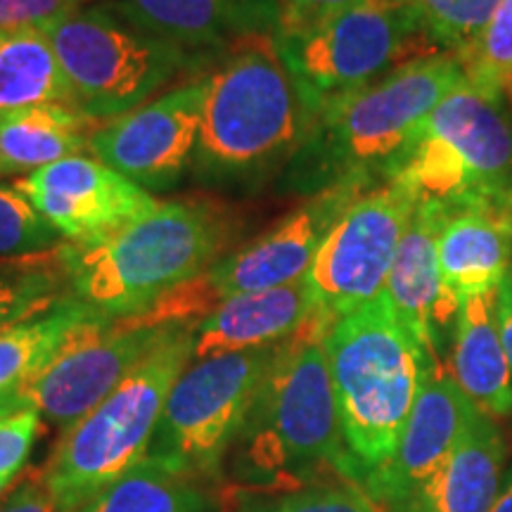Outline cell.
<instances>
[{"label": "cell", "mask_w": 512, "mask_h": 512, "mask_svg": "<svg viewBox=\"0 0 512 512\" xmlns=\"http://www.w3.org/2000/svg\"><path fill=\"white\" fill-rule=\"evenodd\" d=\"M320 100L292 69L273 34H249L221 50L207 74L195 176L223 188H254L285 174Z\"/></svg>", "instance_id": "obj_1"}, {"label": "cell", "mask_w": 512, "mask_h": 512, "mask_svg": "<svg viewBox=\"0 0 512 512\" xmlns=\"http://www.w3.org/2000/svg\"><path fill=\"white\" fill-rule=\"evenodd\" d=\"M465 79L456 55L434 53L320 105L316 124L283 174L285 188L316 192L344 181L389 183L434 107Z\"/></svg>", "instance_id": "obj_2"}, {"label": "cell", "mask_w": 512, "mask_h": 512, "mask_svg": "<svg viewBox=\"0 0 512 512\" xmlns=\"http://www.w3.org/2000/svg\"><path fill=\"white\" fill-rule=\"evenodd\" d=\"M240 223L207 200L159 202L155 211L93 245H62V271L76 302L110 320L143 316L166 294L221 261Z\"/></svg>", "instance_id": "obj_3"}, {"label": "cell", "mask_w": 512, "mask_h": 512, "mask_svg": "<svg viewBox=\"0 0 512 512\" xmlns=\"http://www.w3.org/2000/svg\"><path fill=\"white\" fill-rule=\"evenodd\" d=\"M344 441L361 472L399 444L432 356L401 325L389 299L339 316L325 337Z\"/></svg>", "instance_id": "obj_4"}, {"label": "cell", "mask_w": 512, "mask_h": 512, "mask_svg": "<svg viewBox=\"0 0 512 512\" xmlns=\"http://www.w3.org/2000/svg\"><path fill=\"white\" fill-rule=\"evenodd\" d=\"M332 323L316 309L302 328L278 344L238 439L249 475L275 479L285 470L318 465L349 477L361 472L344 441L330 375L325 337Z\"/></svg>", "instance_id": "obj_5"}, {"label": "cell", "mask_w": 512, "mask_h": 512, "mask_svg": "<svg viewBox=\"0 0 512 512\" xmlns=\"http://www.w3.org/2000/svg\"><path fill=\"white\" fill-rule=\"evenodd\" d=\"M192 344V325H169L157 347L91 413L67 427L43 472L57 510H79L147 458L166 399L192 358Z\"/></svg>", "instance_id": "obj_6"}, {"label": "cell", "mask_w": 512, "mask_h": 512, "mask_svg": "<svg viewBox=\"0 0 512 512\" xmlns=\"http://www.w3.org/2000/svg\"><path fill=\"white\" fill-rule=\"evenodd\" d=\"M46 34L76 110L95 121L136 110L190 67L207 64V53H190L147 34L110 3L86 5L48 27Z\"/></svg>", "instance_id": "obj_7"}, {"label": "cell", "mask_w": 512, "mask_h": 512, "mask_svg": "<svg viewBox=\"0 0 512 512\" xmlns=\"http://www.w3.org/2000/svg\"><path fill=\"white\" fill-rule=\"evenodd\" d=\"M392 181L418 202L496 207L512 195V117L465 79L434 107Z\"/></svg>", "instance_id": "obj_8"}, {"label": "cell", "mask_w": 512, "mask_h": 512, "mask_svg": "<svg viewBox=\"0 0 512 512\" xmlns=\"http://www.w3.org/2000/svg\"><path fill=\"white\" fill-rule=\"evenodd\" d=\"M275 347L195 361L178 377L147 458L176 475L216 477L259 399Z\"/></svg>", "instance_id": "obj_9"}, {"label": "cell", "mask_w": 512, "mask_h": 512, "mask_svg": "<svg viewBox=\"0 0 512 512\" xmlns=\"http://www.w3.org/2000/svg\"><path fill=\"white\" fill-rule=\"evenodd\" d=\"M275 41L320 105L368 86L399 64L434 55L418 48H437L396 0H358Z\"/></svg>", "instance_id": "obj_10"}, {"label": "cell", "mask_w": 512, "mask_h": 512, "mask_svg": "<svg viewBox=\"0 0 512 512\" xmlns=\"http://www.w3.org/2000/svg\"><path fill=\"white\" fill-rule=\"evenodd\" d=\"M415 207L413 192L389 181L363 192L339 216L306 275L318 311L337 320L382 297Z\"/></svg>", "instance_id": "obj_11"}, {"label": "cell", "mask_w": 512, "mask_h": 512, "mask_svg": "<svg viewBox=\"0 0 512 512\" xmlns=\"http://www.w3.org/2000/svg\"><path fill=\"white\" fill-rule=\"evenodd\" d=\"M166 330L169 325L150 328L93 316L22 384V392L38 415L53 425L72 427L157 347Z\"/></svg>", "instance_id": "obj_12"}, {"label": "cell", "mask_w": 512, "mask_h": 512, "mask_svg": "<svg viewBox=\"0 0 512 512\" xmlns=\"http://www.w3.org/2000/svg\"><path fill=\"white\" fill-rule=\"evenodd\" d=\"M207 74L95 128L91 155L147 192L176 185L195 162Z\"/></svg>", "instance_id": "obj_13"}, {"label": "cell", "mask_w": 512, "mask_h": 512, "mask_svg": "<svg viewBox=\"0 0 512 512\" xmlns=\"http://www.w3.org/2000/svg\"><path fill=\"white\" fill-rule=\"evenodd\" d=\"M368 190L373 188L358 181L330 185L254 242L216 261L202 273L214 302L221 304L235 294L275 290L304 280L330 228Z\"/></svg>", "instance_id": "obj_14"}, {"label": "cell", "mask_w": 512, "mask_h": 512, "mask_svg": "<svg viewBox=\"0 0 512 512\" xmlns=\"http://www.w3.org/2000/svg\"><path fill=\"white\" fill-rule=\"evenodd\" d=\"M15 188L64 240L93 245L157 209V200L95 157H69L22 178Z\"/></svg>", "instance_id": "obj_15"}, {"label": "cell", "mask_w": 512, "mask_h": 512, "mask_svg": "<svg viewBox=\"0 0 512 512\" xmlns=\"http://www.w3.org/2000/svg\"><path fill=\"white\" fill-rule=\"evenodd\" d=\"M477 413L453 380L448 363L432 356L394 453L366 472L368 496L392 508L406 503L456 451Z\"/></svg>", "instance_id": "obj_16"}, {"label": "cell", "mask_w": 512, "mask_h": 512, "mask_svg": "<svg viewBox=\"0 0 512 512\" xmlns=\"http://www.w3.org/2000/svg\"><path fill=\"white\" fill-rule=\"evenodd\" d=\"M446 214V207L418 202L384 287L396 318L430 356H437L441 332L458 318L463 304L448 290L439 268V233Z\"/></svg>", "instance_id": "obj_17"}, {"label": "cell", "mask_w": 512, "mask_h": 512, "mask_svg": "<svg viewBox=\"0 0 512 512\" xmlns=\"http://www.w3.org/2000/svg\"><path fill=\"white\" fill-rule=\"evenodd\" d=\"M147 34L190 53L223 50L249 34H278L275 0H107Z\"/></svg>", "instance_id": "obj_18"}, {"label": "cell", "mask_w": 512, "mask_h": 512, "mask_svg": "<svg viewBox=\"0 0 512 512\" xmlns=\"http://www.w3.org/2000/svg\"><path fill=\"white\" fill-rule=\"evenodd\" d=\"M313 311L316 304L306 278L275 290L235 294L195 325L192 358L204 361L275 347L302 328Z\"/></svg>", "instance_id": "obj_19"}, {"label": "cell", "mask_w": 512, "mask_h": 512, "mask_svg": "<svg viewBox=\"0 0 512 512\" xmlns=\"http://www.w3.org/2000/svg\"><path fill=\"white\" fill-rule=\"evenodd\" d=\"M439 268L460 302L498 290L512 271L510 204L448 211L439 233Z\"/></svg>", "instance_id": "obj_20"}, {"label": "cell", "mask_w": 512, "mask_h": 512, "mask_svg": "<svg viewBox=\"0 0 512 512\" xmlns=\"http://www.w3.org/2000/svg\"><path fill=\"white\" fill-rule=\"evenodd\" d=\"M505 441L494 418L477 413L444 465L396 512H489L503 484Z\"/></svg>", "instance_id": "obj_21"}, {"label": "cell", "mask_w": 512, "mask_h": 512, "mask_svg": "<svg viewBox=\"0 0 512 512\" xmlns=\"http://www.w3.org/2000/svg\"><path fill=\"white\" fill-rule=\"evenodd\" d=\"M448 368L479 413L489 418L512 413V370L498 330V290L463 299Z\"/></svg>", "instance_id": "obj_22"}, {"label": "cell", "mask_w": 512, "mask_h": 512, "mask_svg": "<svg viewBox=\"0 0 512 512\" xmlns=\"http://www.w3.org/2000/svg\"><path fill=\"white\" fill-rule=\"evenodd\" d=\"M95 121L76 107L43 105L0 117V159L5 174L38 169L79 157L91 147Z\"/></svg>", "instance_id": "obj_23"}, {"label": "cell", "mask_w": 512, "mask_h": 512, "mask_svg": "<svg viewBox=\"0 0 512 512\" xmlns=\"http://www.w3.org/2000/svg\"><path fill=\"white\" fill-rule=\"evenodd\" d=\"M43 105L76 107L62 64L43 29L0 34V117Z\"/></svg>", "instance_id": "obj_24"}, {"label": "cell", "mask_w": 512, "mask_h": 512, "mask_svg": "<svg viewBox=\"0 0 512 512\" xmlns=\"http://www.w3.org/2000/svg\"><path fill=\"white\" fill-rule=\"evenodd\" d=\"M74 512H216L197 479L145 458Z\"/></svg>", "instance_id": "obj_25"}, {"label": "cell", "mask_w": 512, "mask_h": 512, "mask_svg": "<svg viewBox=\"0 0 512 512\" xmlns=\"http://www.w3.org/2000/svg\"><path fill=\"white\" fill-rule=\"evenodd\" d=\"M93 316L98 313L67 297L53 311L0 332V392L22 387L60 351L69 335Z\"/></svg>", "instance_id": "obj_26"}, {"label": "cell", "mask_w": 512, "mask_h": 512, "mask_svg": "<svg viewBox=\"0 0 512 512\" xmlns=\"http://www.w3.org/2000/svg\"><path fill=\"white\" fill-rule=\"evenodd\" d=\"M444 53L460 55L482 34L501 0H396Z\"/></svg>", "instance_id": "obj_27"}, {"label": "cell", "mask_w": 512, "mask_h": 512, "mask_svg": "<svg viewBox=\"0 0 512 512\" xmlns=\"http://www.w3.org/2000/svg\"><path fill=\"white\" fill-rule=\"evenodd\" d=\"M62 235L38 214V209L17 188L0 185V261L3 264H38L55 256L64 245Z\"/></svg>", "instance_id": "obj_28"}, {"label": "cell", "mask_w": 512, "mask_h": 512, "mask_svg": "<svg viewBox=\"0 0 512 512\" xmlns=\"http://www.w3.org/2000/svg\"><path fill=\"white\" fill-rule=\"evenodd\" d=\"M456 60L472 88L503 102L505 81L512 72V0H501L477 41Z\"/></svg>", "instance_id": "obj_29"}, {"label": "cell", "mask_w": 512, "mask_h": 512, "mask_svg": "<svg viewBox=\"0 0 512 512\" xmlns=\"http://www.w3.org/2000/svg\"><path fill=\"white\" fill-rule=\"evenodd\" d=\"M64 299L60 278L46 266L0 273V332L53 311Z\"/></svg>", "instance_id": "obj_30"}, {"label": "cell", "mask_w": 512, "mask_h": 512, "mask_svg": "<svg viewBox=\"0 0 512 512\" xmlns=\"http://www.w3.org/2000/svg\"><path fill=\"white\" fill-rule=\"evenodd\" d=\"M242 512H377L373 498L351 486H311L275 498H256Z\"/></svg>", "instance_id": "obj_31"}, {"label": "cell", "mask_w": 512, "mask_h": 512, "mask_svg": "<svg viewBox=\"0 0 512 512\" xmlns=\"http://www.w3.org/2000/svg\"><path fill=\"white\" fill-rule=\"evenodd\" d=\"M91 5V0H0V34L53 27L60 19Z\"/></svg>", "instance_id": "obj_32"}, {"label": "cell", "mask_w": 512, "mask_h": 512, "mask_svg": "<svg viewBox=\"0 0 512 512\" xmlns=\"http://www.w3.org/2000/svg\"><path fill=\"white\" fill-rule=\"evenodd\" d=\"M38 430H41V415L36 408L0 420V475H19L38 437Z\"/></svg>", "instance_id": "obj_33"}, {"label": "cell", "mask_w": 512, "mask_h": 512, "mask_svg": "<svg viewBox=\"0 0 512 512\" xmlns=\"http://www.w3.org/2000/svg\"><path fill=\"white\" fill-rule=\"evenodd\" d=\"M275 3H278L280 15L275 38H285L313 27L320 19L335 15V12L349 8L358 0H275Z\"/></svg>", "instance_id": "obj_34"}, {"label": "cell", "mask_w": 512, "mask_h": 512, "mask_svg": "<svg viewBox=\"0 0 512 512\" xmlns=\"http://www.w3.org/2000/svg\"><path fill=\"white\" fill-rule=\"evenodd\" d=\"M0 512H60L53 498H50L46 484L24 482L12 491L8 501L0 505Z\"/></svg>", "instance_id": "obj_35"}, {"label": "cell", "mask_w": 512, "mask_h": 512, "mask_svg": "<svg viewBox=\"0 0 512 512\" xmlns=\"http://www.w3.org/2000/svg\"><path fill=\"white\" fill-rule=\"evenodd\" d=\"M498 330H501L503 349L512 370V271L498 285Z\"/></svg>", "instance_id": "obj_36"}, {"label": "cell", "mask_w": 512, "mask_h": 512, "mask_svg": "<svg viewBox=\"0 0 512 512\" xmlns=\"http://www.w3.org/2000/svg\"><path fill=\"white\" fill-rule=\"evenodd\" d=\"M29 408H34V406H31L27 396H24L22 387L5 389V392H0V420L12 418V415H17L22 411H29Z\"/></svg>", "instance_id": "obj_37"}, {"label": "cell", "mask_w": 512, "mask_h": 512, "mask_svg": "<svg viewBox=\"0 0 512 512\" xmlns=\"http://www.w3.org/2000/svg\"><path fill=\"white\" fill-rule=\"evenodd\" d=\"M489 512H512V472L503 477L501 491H498L494 505Z\"/></svg>", "instance_id": "obj_38"}, {"label": "cell", "mask_w": 512, "mask_h": 512, "mask_svg": "<svg viewBox=\"0 0 512 512\" xmlns=\"http://www.w3.org/2000/svg\"><path fill=\"white\" fill-rule=\"evenodd\" d=\"M503 98H508V102L512 105V72L508 76V81H505V88H503Z\"/></svg>", "instance_id": "obj_39"}, {"label": "cell", "mask_w": 512, "mask_h": 512, "mask_svg": "<svg viewBox=\"0 0 512 512\" xmlns=\"http://www.w3.org/2000/svg\"><path fill=\"white\" fill-rule=\"evenodd\" d=\"M12 479H15V477H5V475H0V496L5 494V489H8V484L12 482Z\"/></svg>", "instance_id": "obj_40"}, {"label": "cell", "mask_w": 512, "mask_h": 512, "mask_svg": "<svg viewBox=\"0 0 512 512\" xmlns=\"http://www.w3.org/2000/svg\"><path fill=\"white\" fill-rule=\"evenodd\" d=\"M5 174V169H3V159H0V176Z\"/></svg>", "instance_id": "obj_41"}, {"label": "cell", "mask_w": 512, "mask_h": 512, "mask_svg": "<svg viewBox=\"0 0 512 512\" xmlns=\"http://www.w3.org/2000/svg\"><path fill=\"white\" fill-rule=\"evenodd\" d=\"M0 266H3V261H0ZM10 266H22V264H10ZM34 266V264H31ZM0 273H3V268H0Z\"/></svg>", "instance_id": "obj_42"}, {"label": "cell", "mask_w": 512, "mask_h": 512, "mask_svg": "<svg viewBox=\"0 0 512 512\" xmlns=\"http://www.w3.org/2000/svg\"><path fill=\"white\" fill-rule=\"evenodd\" d=\"M510 219H512V195H510Z\"/></svg>", "instance_id": "obj_43"}]
</instances>
